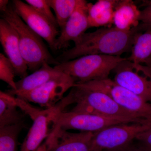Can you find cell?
Masks as SVG:
<instances>
[{
	"label": "cell",
	"mask_w": 151,
	"mask_h": 151,
	"mask_svg": "<svg viewBox=\"0 0 151 151\" xmlns=\"http://www.w3.org/2000/svg\"><path fill=\"white\" fill-rule=\"evenodd\" d=\"M0 42L6 56L14 67L16 76L21 79L26 77L28 68L22 55L17 34L2 18L0 19Z\"/></svg>",
	"instance_id": "obj_14"
},
{
	"label": "cell",
	"mask_w": 151,
	"mask_h": 151,
	"mask_svg": "<svg viewBox=\"0 0 151 151\" xmlns=\"http://www.w3.org/2000/svg\"><path fill=\"white\" fill-rule=\"evenodd\" d=\"M143 32L140 24L128 31L111 27L86 32L74 44V47L63 51L56 60L61 63L88 55L121 56L124 53L131 52L135 39Z\"/></svg>",
	"instance_id": "obj_1"
},
{
	"label": "cell",
	"mask_w": 151,
	"mask_h": 151,
	"mask_svg": "<svg viewBox=\"0 0 151 151\" xmlns=\"http://www.w3.org/2000/svg\"><path fill=\"white\" fill-rule=\"evenodd\" d=\"M114 81L151 103V69L148 66L124 60L113 70Z\"/></svg>",
	"instance_id": "obj_8"
},
{
	"label": "cell",
	"mask_w": 151,
	"mask_h": 151,
	"mask_svg": "<svg viewBox=\"0 0 151 151\" xmlns=\"http://www.w3.org/2000/svg\"></svg>",
	"instance_id": "obj_29"
},
{
	"label": "cell",
	"mask_w": 151,
	"mask_h": 151,
	"mask_svg": "<svg viewBox=\"0 0 151 151\" xmlns=\"http://www.w3.org/2000/svg\"><path fill=\"white\" fill-rule=\"evenodd\" d=\"M69 93L73 104L76 103L70 111L73 112L118 119L127 123L146 124L151 122L125 110L110 96L101 91L89 89L76 83Z\"/></svg>",
	"instance_id": "obj_2"
},
{
	"label": "cell",
	"mask_w": 151,
	"mask_h": 151,
	"mask_svg": "<svg viewBox=\"0 0 151 151\" xmlns=\"http://www.w3.org/2000/svg\"><path fill=\"white\" fill-rule=\"evenodd\" d=\"M81 86L107 94L127 111L143 119L151 121V103L108 78L83 83Z\"/></svg>",
	"instance_id": "obj_6"
},
{
	"label": "cell",
	"mask_w": 151,
	"mask_h": 151,
	"mask_svg": "<svg viewBox=\"0 0 151 151\" xmlns=\"http://www.w3.org/2000/svg\"><path fill=\"white\" fill-rule=\"evenodd\" d=\"M151 127V122L122 123L106 127L94 132L91 151L111 150L122 147L134 141L138 135Z\"/></svg>",
	"instance_id": "obj_7"
},
{
	"label": "cell",
	"mask_w": 151,
	"mask_h": 151,
	"mask_svg": "<svg viewBox=\"0 0 151 151\" xmlns=\"http://www.w3.org/2000/svg\"><path fill=\"white\" fill-rule=\"evenodd\" d=\"M141 11L132 0H118L114 11L113 24L122 30L128 31L140 24Z\"/></svg>",
	"instance_id": "obj_16"
},
{
	"label": "cell",
	"mask_w": 151,
	"mask_h": 151,
	"mask_svg": "<svg viewBox=\"0 0 151 151\" xmlns=\"http://www.w3.org/2000/svg\"><path fill=\"white\" fill-rule=\"evenodd\" d=\"M9 2L8 0H1L0 1V10L1 12L5 10L8 6Z\"/></svg>",
	"instance_id": "obj_27"
},
{
	"label": "cell",
	"mask_w": 151,
	"mask_h": 151,
	"mask_svg": "<svg viewBox=\"0 0 151 151\" xmlns=\"http://www.w3.org/2000/svg\"><path fill=\"white\" fill-rule=\"evenodd\" d=\"M16 76L14 67L10 60L3 53H0V79L10 86L11 92L17 90L16 82L14 81Z\"/></svg>",
	"instance_id": "obj_22"
},
{
	"label": "cell",
	"mask_w": 151,
	"mask_h": 151,
	"mask_svg": "<svg viewBox=\"0 0 151 151\" xmlns=\"http://www.w3.org/2000/svg\"><path fill=\"white\" fill-rule=\"evenodd\" d=\"M25 2L36 12L48 19L57 27H58L56 18L52 12L48 0H26Z\"/></svg>",
	"instance_id": "obj_23"
},
{
	"label": "cell",
	"mask_w": 151,
	"mask_h": 151,
	"mask_svg": "<svg viewBox=\"0 0 151 151\" xmlns=\"http://www.w3.org/2000/svg\"><path fill=\"white\" fill-rule=\"evenodd\" d=\"M63 74L60 70L44 63L38 70L17 81L16 91H9L8 93L14 96L18 93L29 92Z\"/></svg>",
	"instance_id": "obj_15"
},
{
	"label": "cell",
	"mask_w": 151,
	"mask_h": 151,
	"mask_svg": "<svg viewBox=\"0 0 151 151\" xmlns=\"http://www.w3.org/2000/svg\"><path fill=\"white\" fill-rule=\"evenodd\" d=\"M12 3L14 10L23 21L47 42L52 50L56 51L55 42L60 35L58 27L26 3L13 0Z\"/></svg>",
	"instance_id": "obj_11"
},
{
	"label": "cell",
	"mask_w": 151,
	"mask_h": 151,
	"mask_svg": "<svg viewBox=\"0 0 151 151\" xmlns=\"http://www.w3.org/2000/svg\"><path fill=\"white\" fill-rule=\"evenodd\" d=\"M128 60L151 68V30L139 34L135 39Z\"/></svg>",
	"instance_id": "obj_19"
},
{
	"label": "cell",
	"mask_w": 151,
	"mask_h": 151,
	"mask_svg": "<svg viewBox=\"0 0 151 151\" xmlns=\"http://www.w3.org/2000/svg\"><path fill=\"white\" fill-rule=\"evenodd\" d=\"M2 18L7 22L16 32L23 58L29 70L33 72L44 63L55 65L60 64L49 51L42 39L23 21L9 4L1 12Z\"/></svg>",
	"instance_id": "obj_3"
},
{
	"label": "cell",
	"mask_w": 151,
	"mask_h": 151,
	"mask_svg": "<svg viewBox=\"0 0 151 151\" xmlns=\"http://www.w3.org/2000/svg\"><path fill=\"white\" fill-rule=\"evenodd\" d=\"M89 3L81 0L64 27L60 30L55 42L56 50L67 47L70 41L76 43L90 28L88 18Z\"/></svg>",
	"instance_id": "obj_12"
},
{
	"label": "cell",
	"mask_w": 151,
	"mask_h": 151,
	"mask_svg": "<svg viewBox=\"0 0 151 151\" xmlns=\"http://www.w3.org/2000/svg\"><path fill=\"white\" fill-rule=\"evenodd\" d=\"M104 151H150L137 141V142L133 141L132 143L120 148Z\"/></svg>",
	"instance_id": "obj_26"
},
{
	"label": "cell",
	"mask_w": 151,
	"mask_h": 151,
	"mask_svg": "<svg viewBox=\"0 0 151 151\" xmlns=\"http://www.w3.org/2000/svg\"><path fill=\"white\" fill-rule=\"evenodd\" d=\"M122 123H127L98 115L63 111L59 112L57 116L55 128L94 133L109 126Z\"/></svg>",
	"instance_id": "obj_10"
},
{
	"label": "cell",
	"mask_w": 151,
	"mask_h": 151,
	"mask_svg": "<svg viewBox=\"0 0 151 151\" xmlns=\"http://www.w3.org/2000/svg\"><path fill=\"white\" fill-rule=\"evenodd\" d=\"M16 102L19 108L33 121L20 151H36L54 131L57 116L65 108L60 102L54 107L44 110L36 108L19 97L17 98Z\"/></svg>",
	"instance_id": "obj_5"
},
{
	"label": "cell",
	"mask_w": 151,
	"mask_h": 151,
	"mask_svg": "<svg viewBox=\"0 0 151 151\" xmlns=\"http://www.w3.org/2000/svg\"><path fill=\"white\" fill-rule=\"evenodd\" d=\"M36 151H49L48 145L46 141H45Z\"/></svg>",
	"instance_id": "obj_28"
},
{
	"label": "cell",
	"mask_w": 151,
	"mask_h": 151,
	"mask_svg": "<svg viewBox=\"0 0 151 151\" xmlns=\"http://www.w3.org/2000/svg\"><path fill=\"white\" fill-rule=\"evenodd\" d=\"M141 1V6L144 9L141 11L140 24L144 32L151 30V0Z\"/></svg>",
	"instance_id": "obj_24"
},
{
	"label": "cell",
	"mask_w": 151,
	"mask_h": 151,
	"mask_svg": "<svg viewBox=\"0 0 151 151\" xmlns=\"http://www.w3.org/2000/svg\"><path fill=\"white\" fill-rule=\"evenodd\" d=\"M48 1L54 11L58 27L61 30L81 0H48Z\"/></svg>",
	"instance_id": "obj_20"
},
{
	"label": "cell",
	"mask_w": 151,
	"mask_h": 151,
	"mask_svg": "<svg viewBox=\"0 0 151 151\" xmlns=\"http://www.w3.org/2000/svg\"><path fill=\"white\" fill-rule=\"evenodd\" d=\"M126 59L121 56L107 55H88L60 63L54 67L83 83L108 78L111 71Z\"/></svg>",
	"instance_id": "obj_4"
},
{
	"label": "cell",
	"mask_w": 151,
	"mask_h": 151,
	"mask_svg": "<svg viewBox=\"0 0 151 151\" xmlns=\"http://www.w3.org/2000/svg\"><path fill=\"white\" fill-rule=\"evenodd\" d=\"M24 123L0 128V151H17L19 134Z\"/></svg>",
	"instance_id": "obj_21"
},
{
	"label": "cell",
	"mask_w": 151,
	"mask_h": 151,
	"mask_svg": "<svg viewBox=\"0 0 151 151\" xmlns=\"http://www.w3.org/2000/svg\"><path fill=\"white\" fill-rule=\"evenodd\" d=\"M118 0H99L89 3L88 18L89 27H111Z\"/></svg>",
	"instance_id": "obj_17"
},
{
	"label": "cell",
	"mask_w": 151,
	"mask_h": 151,
	"mask_svg": "<svg viewBox=\"0 0 151 151\" xmlns=\"http://www.w3.org/2000/svg\"><path fill=\"white\" fill-rule=\"evenodd\" d=\"M136 140L149 151H151V127L138 135Z\"/></svg>",
	"instance_id": "obj_25"
},
{
	"label": "cell",
	"mask_w": 151,
	"mask_h": 151,
	"mask_svg": "<svg viewBox=\"0 0 151 151\" xmlns=\"http://www.w3.org/2000/svg\"><path fill=\"white\" fill-rule=\"evenodd\" d=\"M16 97L0 91V128L24 122L25 114L19 108Z\"/></svg>",
	"instance_id": "obj_18"
},
{
	"label": "cell",
	"mask_w": 151,
	"mask_h": 151,
	"mask_svg": "<svg viewBox=\"0 0 151 151\" xmlns=\"http://www.w3.org/2000/svg\"><path fill=\"white\" fill-rule=\"evenodd\" d=\"M75 79L67 74L48 81L36 89L14 95L29 102L37 104L45 109L54 107L64 97V94L73 87Z\"/></svg>",
	"instance_id": "obj_9"
},
{
	"label": "cell",
	"mask_w": 151,
	"mask_h": 151,
	"mask_svg": "<svg viewBox=\"0 0 151 151\" xmlns=\"http://www.w3.org/2000/svg\"><path fill=\"white\" fill-rule=\"evenodd\" d=\"M94 133H72L60 128L55 129L47 139L49 151H91Z\"/></svg>",
	"instance_id": "obj_13"
}]
</instances>
